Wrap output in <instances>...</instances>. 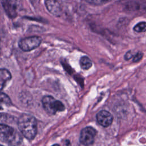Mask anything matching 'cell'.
<instances>
[{
	"mask_svg": "<svg viewBox=\"0 0 146 146\" xmlns=\"http://www.w3.org/2000/svg\"><path fill=\"white\" fill-rule=\"evenodd\" d=\"M18 127L23 136L28 140H33L36 135L37 123L35 118L29 114L22 115L18 120Z\"/></svg>",
	"mask_w": 146,
	"mask_h": 146,
	"instance_id": "obj_1",
	"label": "cell"
},
{
	"mask_svg": "<svg viewBox=\"0 0 146 146\" xmlns=\"http://www.w3.org/2000/svg\"><path fill=\"white\" fill-rule=\"evenodd\" d=\"M0 140L2 142L10 145L19 144L22 137L14 128L1 123L0 125Z\"/></svg>",
	"mask_w": 146,
	"mask_h": 146,
	"instance_id": "obj_2",
	"label": "cell"
},
{
	"mask_svg": "<svg viewBox=\"0 0 146 146\" xmlns=\"http://www.w3.org/2000/svg\"><path fill=\"white\" fill-rule=\"evenodd\" d=\"M42 103L44 111L48 115H54L57 112L64 110V104L51 96H45L42 99Z\"/></svg>",
	"mask_w": 146,
	"mask_h": 146,
	"instance_id": "obj_3",
	"label": "cell"
},
{
	"mask_svg": "<svg viewBox=\"0 0 146 146\" xmlns=\"http://www.w3.org/2000/svg\"><path fill=\"white\" fill-rule=\"evenodd\" d=\"M23 0H2V5L7 15L11 18L17 15L18 11L22 5Z\"/></svg>",
	"mask_w": 146,
	"mask_h": 146,
	"instance_id": "obj_4",
	"label": "cell"
},
{
	"mask_svg": "<svg viewBox=\"0 0 146 146\" xmlns=\"http://www.w3.org/2000/svg\"><path fill=\"white\" fill-rule=\"evenodd\" d=\"M42 41L39 36H33L21 39L18 42L19 48L24 51H30L38 47Z\"/></svg>",
	"mask_w": 146,
	"mask_h": 146,
	"instance_id": "obj_5",
	"label": "cell"
},
{
	"mask_svg": "<svg viewBox=\"0 0 146 146\" xmlns=\"http://www.w3.org/2000/svg\"><path fill=\"white\" fill-rule=\"evenodd\" d=\"M96 131L91 127L84 128L80 132L79 141L84 145H90L94 143Z\"/></svg>",
	"mask_w": 146,
	"mask_h": 146,
	"instance_id": "obj_6",
	"label": "cell"
},
{
	"mask_svg": "<svg viewBox=\"0 0 146 146\" xmlns=\"http://www.w3.org/2000/svg\"><path fill=\"white\" fill-rule=\"evenodd\" d=\"M96 120L99 124L107 127L110 126L113 121L112 115L107 111L102 110L99 112L96 115Z\"/></svg>",
	"mask_w": 146,
	"mask_h": 146,
	"instance_id": "obj_7",
	"label": "cell"
},
{
	"mask_svg": "<svg viewBox=\"0 0 146 146\" xmlns=\"http://www.w3.org/2000/svg\"><path fill=\"white\" fill-rule=\"evenodd\" d=\"M45 5L48 11L56 17H59L62 14V7L56 0H46Z\"/></svg>",
	"mask_w": 146,
	"mask_h": 146,
	"instance_id": "obj_8",
	"label": "cell"
},
{
	"mask_svg": "<svg viewBox=\"0 0 146 146\" xmlns=\"http://www.w3.org/2000/svg\"><path fill=\"white\" fill-rule=\"evenodd\" d=\"M11 78L10 72L6 68H1L0 70V83L1 90L4 88L6 83L9 81Z\"/></svg>",
	"mask_w": 146,
	"mask_h": 146,
	"instance_id": "obj_9",
	"label": "cell"
},
{
	"mask_svg": "<svg viewBox=\"0 0 146 146\" xmlns=\"http://www.w3.org/2000/svg\"><path fill=\"white\" fill-rule=\"evenodd\" d=\"M80 66L83 70H88L92 66V62L89 58L84 56L80 59Z\"/></svg>",
	"mask_w": 146,
	"mask_h": 146,
	"instance_id": "obj_10",
	"label": "cell"
},
{
	"mask_svg": "<svg viewBox=\"0 0 146 146\" xmlns=\"http://www.w3.org/2000/svg\"><path fill=\"white\" fill-rule=\"evenodd\" d=\"M133 30L137 33L146 31V22H140L137 23L134 26Z\"/></svg>",
	"mask_w": 146,
	"mask_h": 146,
	"instance_id": "obj_11",
	"label": "cell"
},
{
	"mask_svg": "<svg viewBox=\"0 0 146 146\" xmlns=\"http://www.w3.org/2000/svg\"><path fill=\"white\" fill-rule=\"evenodd\" d=\"M87 2L93 5H102L107 3L113 0H86Z\"/></svg>",
	"mask_w": 146,
	"mask_h": 146,
	"instance_id": "obj_12",
	"label": "cell"
},
{
	"mask_svg": "<svg viewBox=\"0 0 146 146\" xmlns=\"http://www.w3.org/2000/svg\"><path fill=\"white\" fill-rule=\"evenodd\" d=\"M1 104H2L3 103L7 106L11 104V102L9 97L3 92H2L1 95Z\"/></svg>",
	"mask_w": 146,
	"mask_h": 146,
	"instance_id": "obj_13",
	"label": "cell"
},
{
	"mask_svg": "<svg viewBox=\"0 0 146 146\" xmlns=\"http://www.w3.org/2000/svg\"><path fill=\"white\" fill-rule=\"evenodd\" d=\"M143 56V54L141 51H138L134 56L133 58V62H137L139 60L141 59V58Z\"/></svg>",
	"mask_w": 146,
	"mask_h": 146,
	"instance_id": "obj_14",
	"label": "cell"
},
{
	"mask_svg": "<svg viewBox=\"0 0 146 146\" xmlns=\"http://www.w3.org/2000/svg\"><path fill=\"white\" fill-rule=\"evenodd\" d=\"M133 56V55L132 54V51H128V52L125 54L124 58H125V60H129V59H131Z\"/></svg>",
	"mask_w": 146,
	"mask_h": 146,
	"instance_id": "obj_15",
	"label": "cell"
},
{
	"mask_svg": "<svg viewBox=\"0 0 146 146\" xmlns=\"http://www.w3.org/2000/svg\"><path fill=\"white\" fill-rule=\"evenodd\" d=\"M30 1L31 2L33 3H35V2H36V0H30Z\"/></svg>",
	"mask_w": 146,
	"mask_h": 146,
	"instance_id": "obj_16",
	"label": "cell"
}]
</instances>
